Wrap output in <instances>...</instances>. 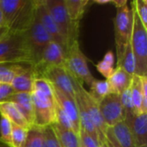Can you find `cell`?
Masks as SVG:
<instances>
[{"label":"cell","instance_id":"obj_1","mask_svg":"<svg viewBox=\"0 0 147 147\" xmlns=\"http://www.w3.org/2000/svg\"><path fill=\"white\" fill-rule=\"evenodd\" d=\"M34 120V125L45 127L55 124L57 102L53 85L43 78L34 80L32 92Z\"/></svg>","mask_w":147,"mask_h":147},{"label":"cell","instance_id":"obj_2","mask_svg":"<svg viewBox=\"0 0 147 147\" xmlns=\"http://www.w3.org/2000/svg\"><path fill=\"white\" fill-rule=\"evenodd\" d=\"M36 0H0L5 28L9 31L25 32L35 16Z\"/></svg>","mask_w":147,"mask_h":147},{"label":"cell","instance_id":"obj_3","mask_svg":"<svg viewBox=\"0 0 147 147\" xmlns=\"http://www.w3.org/2000/svg\"><path fill=\"white\" fill-rule=\"evenodd\" d=\"M0 63H24L33 65L25 32L8 30L0 39Z\"/></svg>","mask_w":147,"mask_h":147},{"label":"cell","instance_id":"obj_4","mask_svg":"<svg viewBox=\"0 0 147 147\" xmlns=\"http://www.w3.org/2000/svg\"><path fill=\"white\" fill-rule=\"evenodd\" d=\"M130 9L133 16L130 44L136 62L135 75L147 77V28L142 25L132 4Z\"/></svg>","mask_w":147,"mask_h":147},{"label":"cell","instance_id":"obj_5","mask_svg":"<svg viewBox=\"0 0 147 147\" xmlns=\"http://www.w3.org/2000/svg\"><path fill=\"white\" fill-rule=\"evenodd\" d=\"M46 4L65 40L67 52L73 43L78 41L79 24L70 20L64 0H46Z\"/></svg>","mask_w":147,"mask_h":147},{"label":"cell","instance_id":"obj_6","mask_svg":"<svg viewBox=\"0 0 147 147\" xmlns=\"http://www.w3.org/2000/svg\"><path fill=\"white\" fill-rule=\"evenodd\" d=\"M65 66L72 76L89 87L96 79L89 69L87 59L82 52L78 41L73 43L66 52Z\"/></svg>","mask_w":147,"mask_h":147},{"label":"cell","instance_id":"obj_7","mask_svg":"<svg viewBox=\"0 0 147 147\" xmlns=\"http://www.w3.org/2000/svg\"><path fill=\"white\" fill-rule=\"evenodd\" d=\"M132 11L127 4L120 9H116L114 26L117 61L121 59L126 46L130 41L132 31Z\"/></svg>","mask_w":147,"mask_h":147},{"label":"cell","instance_id":"obj_8","mask_svg":"<svg viewBox=\"0 0 147 147\" xmlns=\"http://www.w3.org/2000/svg\"><path fill=\"white\" fill-rule=\"evenodd\" d=\"M25 35L34 66L40 61L44 50L52 41V39L40 24L36 15L28 28L25 31Z\"/></svg>","mask_w":147,"mask_h":147},{"label":"cell","instance_id":"obj_9","mask_svg":"<svg viewBox=\"0 0 147 147\" xmlns=\"http://www.w3.org/2000/svg\"><path fill=\"white\" fill-rule=\"evenodd\" d=\"M39 78L47 79L53 87L59 90L67 96L75 98V82L77 78L68 71L65 66L48 68L45 70Z\"/></svg>","mask_w":147,"mask_h":147},{"label":"cell","instance_id":"obj_10","mask_svg":"<svg viewBox=\"0 0 147 147\" xmlns=\"http://www.w3.org/2000/svg\"><path fill=\"white\" fill-rule=\"evenodd\" d=\"M75 90L79 92V94L81 95V96L83 98V101L86 107L87 112H88V114L96 129V132L98 134L99 144L101 146L105 143L106 134H107V131H108L109 127L106 126V124L102 117L98 103L96 102L91 98V96L89 95L88 91L84 89V84L78 79L75 82Z\"/></svg>","mask_w":147,"mask_h":147},{"label":"cell","instance_id":"obj_11","mask_svg":"<svg viewBox=\"0 0 147 147\" xmlns=\"http://www.w3.org/2000/svg\"><path fill=\"white\" fill-rule=\"evenodd\" d=\"M65 63V52L56 42L50 41L43 52L40 61L34 65V71L36 78L47 69L51 67H62Z\"/></svg>","mask_w":147,"mask_h":147},{"label":"cell","instance_id":"obj_12","mask_svg":"<svg viewBox=\"0 0 147 147\" xmlns=\"http://www.w3.org/2000/svg\"><path fill=\"white\" fill-rule=\"evenodd\" d=\"M98 106L102 117L108 127H113L124 121L120 95L110 93L98 103Z\"/></svg>","mask_w":147,"mask_h":147},{"label":"cell","instance_id":"obj_13","mask_svg":"<svg viewBox=\"0 0 147 147\" xmlns=\"http://www.w3.org/2000/svg\"><path fill=\"white\" fill-rule=\"evenodd\" d=\"M35 15L52 40L58 43L66 53V46L65 40L49 12V9L46 4V0H36Z\"/></svg>","mask_w":147,"mask_h":147},{"label":"cell","instance_id":"obj_14","mask_svg":"<svg viewBox=\"0 0 147 147\" xmlns=\"http://www.w3.org/2000/svg\"><path fill=\"white\" fill-rule=\"evenodd\" d=\"M130 88L135 115L147 113V77L134 75Z\"/></svg>","mask_w":147,"mask_h":147},{"label":"cell","instance_id":"obj_15","mask_svg":"<svg viewBox=\"0 0 147 147\" xmlns=\"http://www.w3.org/2000/svg\"><path fill=\"white\" fill-rule=\"evenodd\" d=\"M53 90H54V96L57 104L69 117V119L71 120V121L74 126L77 134H78L80 131V123H79L78 110L75 98L67 96L66 94L63 93L62 91H60L59 90L54 87H53Z\"/></svg>","mask_w":147,"mask_h":147},{"label":"cell","instance_id":"obj_16","mask_svg":"<svg viewBox=\"0 0 147 147\" xmlns=\"http://www.w3.org/2000/svg\"><path fill=\"white\" fill-rule=\"evenodd\" d=\"M6 102L14 103L28 125L30 127L34 125V114L32 93H14Z\"/></svg>","mask_w":147,"mask_h":147},{"label":"cell","instance_id":"obj_17","mask_svg":"<svg viewBox=\"0 0 147 147\" xmlns=\"http://www.w3.org/2000/svg\"><path fill=\"white\" fill-rule=\"evenodd\" d=\"M126 124L129 127L137 146L147 145V113L134 115L131 121Z\"/></svg>","mask_w":147,"mask_h":147},{"label":"cell","instance_id":"obj_18","mask_svg":"<svg viewBox=\"0 0 147 147\" xmlns=\"http://www.w3.org/2000/svg\"><path fill=\"white\" fill-rule=\"evenodd\" d=\"M132 75L128 74L121 67H116L112 75L106 79L109 84L111 93L121 95L127 89H128L133 80Z\"/></svg>","mask_w":147,"mask_h":147},{"label":"cell","instance_id":"obj_19","mask_svg":"<svg viewBox=\"0 0 147 147\" xmlns=\"http://www.w3.org/2000/svg\"><path fill=\"white\" fill-rule=\"evenodd\" d=\"M36 75L34 67L18 74L12 80L10 85L15 93H32Z\"/></svg>","mask_w":147,"mask_h":147},{"label":"cell","instance_id":"obj_20","mask_svg":"<svg viewBox=\"0 0 147 147\" xmlns=\"http://www.w3.org/2000/svg\"><path fill=\"white\" fill-rule=\"evenodd\" d=\"M31 67L24 63H0V84H10L15 77Z\"/></svg>","mask_w":147,"mask_h":147},{"label":"cell","instance_id":"obj_21","mask_svg":"<svg viewBox=\"0 0 147 147\" xmlns=\"http://www.w3.org/2000/svg\"><path fill=\"white\" fill-rule=\"evenodd\" d=\"M0 115L7 118L14 125L25 128H29L30 127L16 105L10 102H0Z\"/></svg>","mask_w":147,"mask_h":147},{"label":"cell","instance_id":"obj_22","mask_svg":"<svg viewBox=\"0 0 147 147\" xmlns=\"http://www.w3.org/2000/svg\"><path fill=\"white\" fill-rule=\"evenodd\" d=\"M112 132L121 147H138L134 136L124 121L119 122L113 127Z\"/></svg>","mask_w":147,"mask_h":147},{"label":"cell","instance_id":"obj_23","mask_svg":"<svg viewBox=\"0 0 147 147\" xmlns=\"http://www.w3.org/2000/svg\"><path fill=\"white\" fill-rule=\"evenodd\" d=\"M67 15L70 20L79 24L81 19L84 16L89 0H64Z\"/></svg>","mask_w":147,"mask_h":147},{"label":"cell","instance_id":"obj_24","mask_svg":"<svg viewBox=\"0 0 147 147\" xmlns=\"http://www.w3.org/2000/svg\"><path fill=\"white\" fill-rule=\"evenodd\" d=\"M53 129L57 134L61 147H81L78 134L73 131L65 129L58 124L53 125Z\"/></svg>","mask_w":147,"mask_h":147},{"label":"cell","instance_id":"obj_25","mask_svg":"<svg viewBox=\"0 0 147 147\" xmlns=\"http://www.w3.org/2000/svg\"><path fill=\"white\" fill-rule=\"evenodd\" d=\"M123 69L128 74L134 76L135 75V68H136V62L135 58L132 50V47L130 41L125 47V50L121 57V59L117 61V66Z\"/></svg>","mask_w":147,"mask_h":147},{"label":"cell","instance_id":"obj_26","mask_svg":"<svg viewBox=\"0 0 147 147\" xmlns=\"http://www.w3.org/2000/svg\"><path fill=\"white\" fill-rule=\"evenodd\" d=\"M89 95L91 98L97 103H99L104 97L111 93L110 87L106 79L97 80L95 79L91 86L90 87V90L88 91Z\"/></svg>","mask_w":147,"mask_h":147},{"label":"cell","instance_id":"obj_27","mask_svg":"<svg viewBox=\"0 0 147 147\" xmlns=\"http://www.w3.org/2000/svg\"><path fill=\"white\" fill-rule=\"evenodd\" d=\"M44 140V127L31 126L28 129L27 138L23 147H42Z\"/></svg>","mask_w":147,"mask_h":147},{"label":"cell","instance_id":"obj_28","mask_svg":"<svg viewBox=\"0 0 147 147\" xmlns=\"http://www.w3.org/2000/svg\"><path fill=\"white\" fill-rule=\"evenodd\" d=\"M114 64L115 54L112 51H108L103 56V59L96 65V67L97 71L105 78V79H108L115 71Z\"/></svg>","mask_w":147,"mask_h":147},{"label":"cell","instance_id":"obj_29","mask_svg":"<svg viewBox=\"0 0 147 147\" xmlns=\"http://www.w3.org/2000/svg\"><path fill=\"white\" fill-rule=\"evenodd\" d=\"M28 129L17 125L12 124V133H11V146L12 147H23Z\"/></svg>","mask_w":147,"mask_h":147},{"label":"cell","instance_id":"obj_30","mask_svg":"<svg viewBox=\"0 0 147 147\" xmlns=\"http://www.w3.org/2000/svg\"><path fill=\"white\" fill-rule=\"evenodd\" d=\"M42 147H61L53 125L44 127V140Z\"/></svg>","mask_w":147,"mask_h":147},{"label":"cell","instance_id":"obj_31","mask_svg":"<svg viewBox=\"0 0 147 147\" xmlns=\"http://www.w3.org/2000/svg\"><path fill=\"white\" fill-rule=\"evenodd\" d=\"M12 123L4 116L0 115V138L5 143L11 144ZM11 146V145H10Z\"/></svg>","mask_w":147,"mask_h":147},{"label":"cell","instance_id":"obj_32","mask_svg":"<svg viewBox=\"0 0 147 147\" xmlns=\"http://www.w3.org/2000/svg\"><path fill=\"white\" fill-rule=\"evenodd\" d=\"M142 25L147 28V0H134L131 2Z\"/></svg>","mask_w":147,"mask_h":147},{"label":"cell","instance_id":"obj_33","mask_svg":"<svg viewBox=\"0 0 147 147\" xmlns=\"http://www.w3.org/2000/svg\"><path fill=\"white\" fill-rule=\"evenodd\" d=\"M55 123L58 124L59 126H60L63 128L73 131V132H75L77 134L72 122L71 121L69 117L65 115V113L59 108V106L58 104H57V107H56V122Z\"/></svg>","mask_w":147,"mask_h":147},{"label":"cell","instance_id":"obj_34","mask_svg":"<svg viewBox=\"0 0 147 147\" xmlns=\"http://www.w3.org/2000/svg\"><path fill=\"white\" fill-rule=\"evenodd\" d=\"M78 137L82 147H100L98 140L84 130H80Z\"/></svg>","mask_w":147,"mask_h":147},{"label":"cell","instance_id":"obj_35","mask_svg":"<svg viewBox=\"0 0 147 147\" xmlns=\"http://www.w3.org/2000/svg\"><path fill=\"white\" fill-rule=\"evenodd\" d=\"M14 93L10 84H0V102H6Z\"/></svg>","mask_w":147,"mask_h":147},{"label":"cell","instance_id":"obj_36","mask_svg":"<svg viewBox=\"0 0 147 147\" xmlns=\"http://www.w3.org/2000/svg\"><path fill=\"white\" fill-rule=\"evenodd\" d=\"M105 144H106L107 147H121V145L119 144L118 140H116V138L115 137V135L112 132V129L110 127H109V129L107 131Z\"/></svg>","mask_w":147,"mask_h":147},{"label":"cell","instance_id":"obj_37","mask_svg":"<svg viewBox=\"0 0 147 147\" xmlns=\"http://www.w3.org/2000/svg\"><path fill=\"white\" fill-rule=\"evenodd\" d=\"M111 3H113L116 9H120V8L127 5V0H111Z\"/></svg>","mask_w":147,"mask_h":147},{"label":"cell","instance_id":"obj_38","mask_svg":"<svg viewBox=\"0 0 147 147\" xmlns=\"http://www.w3.org/2000/svg\"><path fill=\"white\" fill-rule=\"evenodd\" d=\"M94 3L100 5H104V4L111 3V0H94Z\"/></svg>","mask_w":147,"mask_h":147},{"label":"cell","instance_id":"obj_39","mask_svg":"<svg viewBox=\"0 0 147 147\" xmlns=\"http://www.w3.org/2000/svg\"><path fill=\"white\" fill-rule=\"evenodd\" d=\"M5 27V22H4V18H3V12L0 9V28Z\"/></svg>","mask_w":147,"mask_h":147},{"label":"cell","instance_id":"obj_40","mask_svg":"<svg viewBox=\"0 0 147 147\" xmlns=\"http://www.w3.org/2000/svg\"><path fill=\"white\" fill-rule=\"evenodd\" d=\"M8 31L7 28L5 27H3V28H0V39L6 34V32Z\"/></svg>","mask_w":147,"mask_h":147},{"label":"cell","instance_id":"obj_41","mask_svg":"<svg viewBox=\"0 0 147 147\" xmlns=\"http://www.w3.org/2000/svg\"><path fill=\"white\" fill-rule=\"evenodd\" d=\"M0 147H12L10 145H9V144H7V143H5L3 140H1V138H0Z\"/></svg>","mask_w":147,"mask_h":147},{"label":"cell","instance_id":"obj_42","mask_svg":"<svg viewBox=\"0 0 147 147\" xmlns=\"http://www.w3.org/2000/svg\"><path fill=\"white\" fill-rule=\"evenodd\" d=\"M100 147H107V146H106V144L104 143V144H102V145H101V146H100Z\"/></svg>","mask_w":147,"mask_h":147},{"label":"cell","instance_id":"obj_43","mask_svg":"<svg viewBox=\"0 0 147 147\" xmlns=\"http://www.w3.org/2000/svg\"><path fill=\"white\" fill-rule=\"evenodd\" d=\"M138 147H147V145H144V146H138Z\"/></svg>","mask_w":147,"mask_h":147},{"label":"cell","instance_id":"obj_44","mask_svg":"<svg viewBox=\"0 0 147 147\" xmlns=\"http://www.w3.org/2000/svg\"><path fill=\"white\" fill-rule=\"evenodd\" d=\"M81 147H82V146H81Z\"/></svg>","mask_w":147,"mask_h":147}]
</instances>
